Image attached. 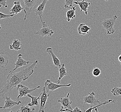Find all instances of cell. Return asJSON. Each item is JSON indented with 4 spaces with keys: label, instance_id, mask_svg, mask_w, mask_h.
<instances>
[{
    "label": "cell",
    "instance_id": "obj_1",
    "mask_svg": "<svg viewBox=\"0 0 121 112\" xmlns=\"http://www.w3.org/2000/svg\"><path fill=\"white\" fill-rule=\"evenodd\" d=\"M38 63V60L35 61L28 67L19 72H9L7 78L6 83L0 90V95L4 98L5 94L16 88L19 84L28 79L34 72L35 66Z\"/></svg>",
    "mask_w": 121,
    "mask_h": 112
},
{
    "label": "cell",
    "instance_id": "obj_2",
    "mask_svg": "<svg viewBox=\"0 0 121 112\" xmlns=\"http://www.w3.org/2000/svg\"><path fill=\"white\" fill-rule=\"evenodd\" d=\"M117 19V15H114L111 18L105 19L102 21L103 28L107 31V35H111L115 33V30L113 27Z\"/></svg>",
    "mask_w": 121,
    "mask_h": 112
},
{
    "label": "cell",
    "instance_id": "obj_3",
    "mask_svg": "<svg viewBox=\"0 0 121 112\" xmlns=\"http://www.w3.org/2000/svg\"><path fill=\"white\" fill-rule=\"evenodd\" d=\"M70 93H68L67 96L62 98L58 100V103L61 104V108L60 111L62 112H73L72 107H71V104L72 103V101L70 100L69 98Z\"/></svg>",
    "mask_w": 121,
    "mask_h": 112
},
{
    "label": "cell",
    "instance_id": "obj_4",
    "mask_svg": "<svg viewBox=\"0 0 121 112\" xmlns=\"http://www.w3.org/2000/svg\"><path fill=\"white\" fill-rule=\"evenodd\" d=\"M40 88V86H38L35 88L30 89L22 84H19V85L17 87V91H19V94L18 97L16 98V100H18L21 98L27 96L28 94L31 93L36 89Z\"/></svg>",
    "mask_w": 121,
    "mask_h": 112
},
{
    "label": "cell",
    "instance_id": "obj_5",
    "mask_svg": "<svg viewBox=\"0 0 121 112\" xmlns=\"http://www.w3.org/2000/svg\"><path fill=\"white\" fill-rule=\"evenodd\" d=\"M42 24L43 27L40 29L37 32L35 33V34L40 35L43 37L51 36L54 33L53 30L49 27V26L46 22H42Z\"/></svg>",
    "mask_w": 121,
    "mask_h": 112
},
{
    "label": "cell",
    "instance_id": "obj_6",
    "mask_svg": "<svg viewBox=\"0 0 121 112\" xmlns=\"http://www.w3.org/2000/svg\"><path fill=\"white\" fill-rule=\"evenodd\" d=\"M46 86L44 85L42 89V92L40 93V108H39V112H44L45 109L47 108V107H45V106L47 103V100L49 96L50 93H47V91L46 90Z\"/></svg>",
    "mask_w": 121,
    "mask_h": 112
},
{
    "label": "cell",
    "instance_id": "obj_7",
    "mask_svg": "<svg viewBox=\"0 0 121 112\" xmlns=\"http://www.w3.org/2000/svg\"><path fill=\"white\" fill-rule=\"evenodd\" d=\"M23 3L25 5L24 7V13L25 16L24 17V20H26L28 17L32 12L33 7H35L37 0H23Z\"/></svg>",
    "mask_w": 121,
    "mask_h": 112
},
{
    "label": "cell",
    "instance_id": "obj_8",
    "mask_svg": "<svg viewBox=\"0 0 121 112\" xmlns=\"http://www.w3.org/2000/svg\"><path fill=\"white\" fill-rule=\"evenodd\" d=\"M84 103H89L92 107L93 105L95 106L100 104L101 102L96 97L94 91L91 93H89V95L84 97L83 98Z\"/></svg>",
    "mask_w": 121,
    "mask_h": 112
},
{
    "label": "cell",
    "instance_id": "obj_9",
    "mask_svg": "<svg viewBox=\"0 0 121 112\" xmlns=\"http://www.w3.org/2000/svg\"><path fill=\"white\" fill-rule=\"evenodd\" d=\"M22 54H19L18 55V59L16 61V62L13 64V65H15V67L13 70L10 71V72H13L14 71L16 70V69L22 67L23 66L26 65L28 63H33L35 61H26L22 58Z\"/></svg>",
    "mask_w": 121,
    "mask_h": 112
},
{
    "label": "cell",
    "instance_id": "obj_10",
    "mask_svg": "<svg viewBox=\"0 0 121 112\" xmlns=\"http://www.w3.org/2000/svg\"><path fill=\"white\" fill-rule=\"evenodd\" d=\"M71 85V84H56L52 82L51 80H47L46 82H45L44 85H45L47 89H48V91H53L56 90L57 89L60 88L61 87H70Z\"/></svg>",
    "mask_w": 121,
    "mask_h": 112
},
{
    "label": "cell",
    "instance_id": "obj_11",
    "mask_svg": "<svg viewBox=\"0 0 121 112\" xmlns=\"http://www.w3.org/2000/svg\"><path fill=\"white\" fill-rule=\"evenodd\" d=\"M6 100H5L4 105L3 107H1L0 109H11L14 107L19 105L21 103V101H16L12 100L11 98L7 96L6 97Z\"/></svg>",
    "mask_w": 121,
    "mask_h": 112
},
{
    "label": "cell",
    "instance_id": "obj_12",
    "mask_svg": "<svg viewBox=\"0 0 121 112\" xmlns=\"http://www.w3.org/2000/svg\"><path fill=\"white\" fill-rule=\"evenodd\" d=\"M46 52L51 56L54 65H55L57 68H58V69L60 68L61 65V63H60V60L54 53L52 48L51 47L47 48Z\"/></svg>",
    "mask_w": 121,
    "mask_h": 112
},
{
    "label": "cell",
    "instance_id": "obj_13",
    "mask_svg": "<svg viewBox=\"0 0 121 112\" xmlns=\"http://www.w3.org/2000/svg\"><path fill=\"white\" fill-rule=\"evenodd\" d=\"M48 0H43L41 3H40L38 7L37 8H36V9H35V16H37V15L39 16L40 17V21L41 22V23L42 22H43L42 20V15H43V12L44 11L45 6Z\"/></svg>",
    "mask_w": 121,
    "mask_h": 112
},
{
    "label": "cell",
    "instance_id": "obj_14",
    "mask_svg": "<svg viewBox=\"0 0 121 112\" xmlns=\"http://www.w3.org/2000/svg\"><path fill=\"white\" fill-rule=\"evenodd\" d=\"M73 3L76 5H79V6L80 8V13L84 11L86 15H88V9L89 8V6L91 5V3L88 1H75Z\"/></svg>",
    "mask_w": 121,
    "mask_h": 112
},
{
    "label": "cell",
    "instance_id": "obj_15",
    "mask_svg": "<svg viewBox=\"0 0 121 112\" xmlns=\"http://www.w3.org/2000/svg\"><path fill=\"white\" fill-rule=\"evenodd\" d=\"M23 7H22L20 2L19 0L15 1L14 2V5L13 7L11 8L9 14H13L16 15L19 14L23 9Z\"/></svg>",
    "mask_w": 121,
    "mask_h": 112
},
{
    "label": "cell",
    "instance_id": "obj_16",
    "mask_svg": "<svg viewBox=\"0 0 121 112\" xmlns=\"http://www.w3.org/2000/svg\"><path fill=\"white\" fill-rule=\"evenodd\" d=\"M91 27L87 26L84 23H81L77 28V30L79 34L82 35H85L88 34Z\"/></svg>",
    "mask_w": 121,
    "mask_h": 112
},
{
    "label": "cell",
    "instance_id": "obj_17",
    "mask_svg": "<svg viewBox=\"0 0 121 112\" xmlns=\"http://www.w3.org/2000/svg\"><path fill=\"white\" fill-rule=\"evenodd\" d=\"M8 63V56L4 53L1 52L0 54V67L2 68H6Z\"/></svg>",
    "mask_w": 121,
    "mask_h": 112
},
{
    "label": "cell",
    "instance_id": "obj_18",
    "mask_svg": "<svg viewBox=\"0 0 121 112\" xmlns=\"http://www.w3.org/2000/svg\"><path fill=\"white\" fill-rule=\"evenodd\" d=\"M59 72V77L58 78V79L57 81V83L59 84L60 83V80L63 78V77L67 75V69L65 68V65L64 63H62L60 68L58 69Z\"/></svg>",
    "mask_w": 121,
    "mask_h": 112
},
{
    "label": "cell",
    "instance_id": "obj_19",
    "mask_svg": "<svg viewBox=\"0 0 121 112\" xmlns=\"http://www.w3.org/2000/svg\"><path fill=\"white\" fill-rule=\"evenodd\" d=\"M27 96L29 98H30L31 100V102L30 103H28V105L30 106V107H34V106H36V107H38L39 106V102H38V100L40 99V94L38 97H35V96H32L30 93L28 94L27 95Z\"/></svg>",
    "mask_w": 121,
    "mask_h": 112
},
{
    "label": "cell",
    "instance_id": "obj_20",
    "mask_svg": "<svg viewBox=\"0 0 121 112\" xmlns=\"http://www.w3.org/2000/svg\"><path fill=\"white\" fill-rule=\"evenodd\" d=\"M76 10V7H73L72 8L70 9L67 12V17L66 20L68 22H70L71 19H74L76 17L75 11Z\"/></svg>",
    "mask_w": 121,
    "mask_h": 112
},
{
    "label": "cell",
    "instance_id": "obj_21",
    "mask_svg": "<svg viewBox=\"0 0 121 112\" xmlns=\"http://www.w3.org/2000/svg\"><path fill=\"white\" fill-rule=\"evenodd\" d=\"M22 43L20 40L14 39L12 44L9 45V49L10 50H15L19 51L21 49Z\"/></svg>",
    "mask_w": 121,
    "mask_h": 112
},
{
    "label": "cell",
    "instance_id": "obj_22",
    "mask_svg": "<svg viewBox=\"0 0 121 112\" xmlns=\"http://www.w3.org/2000/svg\"><path fill=\"white\" fill-rule=\"evenodd\" d=\"M115 100H112V99H109V100H107V101H105V102H104L103 103H100V104L97 105V106H95L94 107H91V106L88 109V110H86V111H85L86 112H91L92 111V110L94 109V110H95V111L98 112V108L99 107H100V106H101V105H105V104H107V103H114V102H115Z\"/></svg>",
    "mask_w": 121,
    "mask_h": 112
},
{
    "label": "cell",
    "instance_id": "obj_23",
    "mask_svg": "<svg viewBox=\"0 0 121 112\" xmlns=\"http://www.w3.org/2000/svg\"><path fill=\"white\" fill-rule=\"evenodd\" d=\"M35 110V108L33 107L29 106L22 105L17 112H34Z\"/></svg>",
    "mask_w": 121,
    "mask_h": 112
},
{
    "label": "cell",
    "instance_id": "obj_24",
    "mask_svg": "<svg viewBox=\"0 0 121 112\" xmlns=\"http://www.w3.org/2000/svg\"><path fill=\"white\" fill-rule=\"evenodd\" d=\"M74 0H65L64 7L66 9H71L73 7V4Z\"/></svg>",
    "mask_w": 121,
    "mask_h": 112
},
{
    "label": "cell",
    "instance_id": "obj_25",
    "mask_svg": "<svg viewBox=\"0 0 121 112\" xmlns=\"http://www.w3.org/2000/svg\"><path fill=\"white\" fill-rule=\"evenodd\" d=\"M111 92L114 96L121 95V88L115 87L111 90Z\"/></svg>",
    "mask_w": 121,
    "mask_h": 112
},
{
    "label": "cell",
    "instance_id": "obj_26",
    "mask_svg": "<svg viewBox=\"0 0 121 112\" xmlns=\"http://www.w3.org/2000/svg\"><path fill=\"white\" fill-rule=\"evenodd\" d=\"M101 74V70L98 68L95 67L92 70V75L95 77H98Z\"/></svg>",
    "mask_w": 121,
    "mask_h": 112
},
{
    "label": "cell",
    "instance_id": "obj_27",
    "mask_svg": "<svg viewBox=\"0 0 121 112\" xmlns=\"http://www.w3.org/2000/svg\"><path fill=\"white\" fill-rule=\"evenodd\" d=\"M15 15L13 14H3L2 12H0V19H6V18H8L9 17H13Z\"/></svg>",
    "mask_w": 121,
    "mask_h": 112
},
{
    "label": "cell",
    "instance_id": "obj_28",
    "mask_svg": "<svg viewBox=\"0 0 121 112\" xmlns=\"http://www.w3.org/2000/svg\"><path fill=\"white\" fill-rule=\"evenodd\" d=\"M7 0H0V7H4L5 8H7L8 5L7 3Z\"/></svg>",
    "mask_w": 121,
    "mask_h": 112
},
{
    "label": "cell",
    "instance_id": "obj_29",
    "mask_svg": "<svg viewBox=\"0 0 121 112\" xmlns=\"http://www.w3.org/2000/svg\"><path fill=\"white\" fill-rule=\"evenodd\" d=\"M82 110L77 107L74 108L73 110V112H82Z\"/></svg>",
    "mask_w": 121,
    "mask_h": 112
},
{
    "label": "cell",
    "instance_id": "obj_30",
    "mask_svg": "<svg viewBox=\"0 0 121 112\" xmlns=\"http://www.w3.org/2000/svg\"><path fill=\"white\" fill-rule=\"evenodd\" d=\"M118 60L119 61V62H121V55H120V56H119V57H118Z\"/></svg>",
    "mask_w": 121,
    "mask_h": 112
},
{
    "label": "cell",
    "instance_id": "obj_31",
    "mask_svg": "<svg viewBox=\"0 0 121 112\" xmlns=\"http://www.w3.org/2000/svg\"><path fill=\"white\" fill-rule=\"evenodd\" d=\"M105 0L106 1H107L108 0Z\"/></svg>",
    "mask_w": 121,
    "mask_h": 112
},
{
    "label": "cell",
    "instance_id": "obj_32",
    "mask_svg": "<svg viewBox=\"0 0 121 112\" xmlns=\"http://www.w3.org/2000/svg\"><path fill=\"white\" fill-rule=\"evenodd\" d=\"M82 1H85V0H82Z\"/></svg>",
    "mask_w": 121,
    "mask_h": 112
}]
</instances>
